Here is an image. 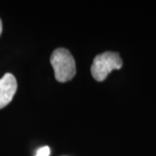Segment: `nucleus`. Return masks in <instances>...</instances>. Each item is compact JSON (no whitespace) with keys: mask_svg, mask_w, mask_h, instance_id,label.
Segmentation results:
<instances>
[{"mask_svg":"<svg viewBox=\"0 0 156 156\" xmlns=\"http://www.w3.org/2000/svg\"><path fill=\"white\" fill-rule=\"evenodd\" d=\"M50 63L54 69L55 77L59 83H66L76 76V62L69 50L58 48L52 52Z\"/></svg>","mask_w":156,"mask_h":156,"instance_id":"f257e3e1","label":"nucleus"},{"mask_svg":"<svg viewBox=\"0 0 156 156\" xmlns=\"http://www.w3.org/2000/svg\"><path fill=\"white\" fill-rule=\"evenodd\" d=\"M122 67V60L117 52L105 51L95 56L91 66V74L97 82H102L114 69Z\"/></svg>","mask_w":156,"mask_h":156,"instance_id":"f03ea898","label":"nucleus"},{"mask_svg":"<svg viewBox=\"0 0 156 156\" xmlns=\"http://www.w3.org/2000/svg\"><path fill=\"white\" fill-rule=\"evenodd\" d=\"M17 89L16 77L11 73H6L0 79V109L11 102L17 92Z\"/></svg>","mask_w":156,"mask_h":156,"instance_id":"7ed1b4c3","label":"nucleus"},{"mask_svg":"<svg viewBox=\"0 0 156 156\" xmlns=\"http://www.w3.org/2000/svg\"><path fill=\"white\" fill-rule=\"evenodd\" d=\"M50 147L46 146V147H43L39 148L36 156H49L50 155Z\"/></svg>","mask_w":156,"mask_h":156,"instance_id":"20e7f679","label":"nucleus"},{"mask_svg":"<svg viewBox=\"0 0 156 156\" xmlns=\"http://www.w3.org/2000/svg\"><path fill=\"white\" fill-rule=\"evenodd\" d=\"M2 30H3V23H2V20L0 18V36L2 34Z\"/></svg>","mask_w":156,"mask_h":156,"instance_id":"39448f33","label":"nucleus"}]
</instances>
